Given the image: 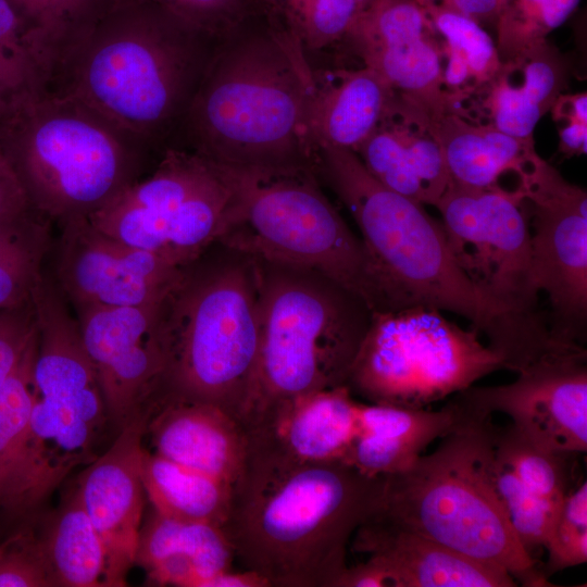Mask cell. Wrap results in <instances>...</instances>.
Masks as SVG:
<instances>
[{"instance_id":"45","label":"cell","mask_w":587,"mask_h":587,"mask_svg":"<svg viewBox=\"0 0 587 587\" xmlns=\"http://www.w3.org/2000/svg\"><path fill=\"white\" fill-rule=\"evenodd\" d=\"M0 587H51L33 542L0 554Z\"/></svg>"},{"instance_id":"31","label":"cell","mask_w":587,"mask_h":587,"mask_svg":"<svg viewBox=\"0 0 587 587\" xmlns=\"http://www.w3.org/2000/svg\"><path fill=\"white\" fill-rule=\"evenodd\" d=\"M21 16L50 91L61 71L117 0H8Z\"/></svg>"},{"instance_id":"14","label":"cell","mask_w":587,"mask_h":587,"mask_svg":"<svg viewBox=\"0 0 587 587\" xmlns=\"http://www.w3.org/2000/svg\"><path fill=\"white\" fill-rule=\"evenodd\" d=\"M514 382L474 387L453 396L461 410L478 419L501 413L536 444L549 449L587 450V366L583 346L545 354L516 373Z\"/></svg>"},{"instance_id":"29","label":"cell","mask_w":587,"mask_h":587,"mask_svg":"<svg viewBox=\"0 0 587 587\" xmlns=\"http://www.w3.org/2000/svg\"><path fill=\"white\" fill-rule=\"evenodd\" d=\"M566 65L547 40L502 62L483 89L490 124L519 138H533L539 120L566 84Z\"/></svg>"},{"instance_id":"49","label":"cell","mask_w":587,"mask_h":587,"mask_svg":"<svg viewBox=\"0 0 587 587\" xmlns=\"http://www.w3.org/2000/svg\"><path fill=\"white\" fill-rule=\"evenodd\" d=\"M207 587H270L268 582L260 574L242 569L222 572L210 579Z\"/></svg>"},{"instance_id":"13","label":"cell","mask_w":587,"mask_h":587,"mask_svg":"<svg viewBox=\"0 0 587 587\" xmlns=\"http://www.w3.org/2000/svg\"><path fill=\"white\" fill-rule=\"evenodd\" d=\"M521 189L535 287L549 300L554 336L579 344L587 315V193L539 155Z\"/></svg>"},{"instance_id":"18","label":"cell","mask_w":587,"mask_h":587,"mask_svg":"<svg viewBox=\"0 0 587 587\" xmlns=\"http://www.w3.org/2000/svg\"><path fill=\"white\" fill-rule=\"evenodd\" d=\"M150 416V412L138 414L121 428L111 447L87 464L78 478L82 503L105 551L104 586H125L135 565L146 495L142 438Z\"/></svg>"},{"instance_id":"2","label":"cell","mask_w":587,"mask_h":587,"mask_svg":"<svg viewBox=\"0 0 587 587\" xmlns=\"http://www.w3.org/2000/svg\"><path fill=\"white\" fill-rule=\"evenodd\" d=\"M317 172L360 230L376 311L425 305L455 313L487 337L508 367L536 351L539 322L507 311L474 286L457 264L441 223L424 204L378 183L348 149L320 148Z\"/></svg>"},{"instance_id":"24","label":"cell","mask_w":587,"mask_h":587,"mask_svg":"<svg viewBox=\"0 0 587 587\" xmlns=\"http://www.w3.org/2000/svg\"><path fill=\"white\" fill-rule=\"evenodd\" d=\"M98 433L61 404L36 396L9 514L37 509L74 469L92 462Z\"/></svg>"},{"instance_id":"5","label":"cell","mask_w":587,"mask_h":587,"mask_svg":"<svg viewBox=\"0 0 587 587\" xmlns=\"http://www.w3.org/2000/svg\"><path fill=\"white\" fill-rule=\"evenodd\" d=\"M209 249L182 268L157 307L165 395L216 405L241 424L260 350L259 266L218 242Z\"/></svg>"},{"instance_id":"50","label":"cell","mask_w":587,"mask_h":587,"mask_svg":"<svg viewBox=\"0 0 587 587\" xmlns=\"http://www.w3.org/2000/svg\"><path fill=\"white\" fill-rule=\"evenodd\" d=\"M378 0H355L361 11L367 9Z\"/></svg>"},{"instance_id":"28","label":"cell","mask_w":587,"mask_h":587,"mask_svg":"<svg viewBox=\"0 0 587 587\" xmlns=\"http://www.w3.org/2000/svg\"><path fill=\"white\" fill-rule=\"evenodd\" d=\"M434 135L451 184L464 188L507 190L503 180L510 176L521 188L538 155L533 138L511 136L490 123H472L454 112L435 124Z\"/></svg>"},{"instance_id":"43","label":"cell","mask_w":587,"mask_h":587,"mask_svg":"<svg viewBox=\"0 0 587 587\" xmlns=\"http://www.w3.org/2000/svg\"><path fill=\"white\" fill-rule=\"evenodd\" d=\"M0 52L24 68L47 91L46 79L25 25L8 0H0Z\"/></svg>"},{"instance_id":"46","label":"cell","mask_w":587,"mask_h":587,"mask_svg":"<svg viewBox=\"0 0 587 587\" xmlns=\"http://www.w3.org/2000/svg\"><path fill=\"white\" fill-rule=\"evenodd\" d=\"M37 92H45L38 82L0 52V101L9 105L27 95Z\"/></svg>"},{"instance_id":"17","label":"cell","mask_w":587,"mask_h":587,"mask_svg":"<svg viewBox=\"0 0 587 587\" xmlns=\"http://www.w3.org/2000/svg\"><path fill=\"white\" fill-rule=\"evenodd\" d=\"M61 224L57 277L76 309L158 304L184 267L102 233L87 217Z\"/></svg>"},{"instance_id":"7","label":"cell","mask_w":587,"mask_h":587,"mask_svg":"<svg viewBox=\"0 0 587 587\" xmlns=\"http://www.w3.org/2000/svg\"><path fill=\"white\" fill-rule=\"evenodd\" d=\"M0 149L32 208L60 223L99 210L160 153L78 98L47 91L8 105Z\"/></svg>"},{"instance_id":"47","label":"cell","mask_w":587,"mask_h":587,"mask_svg":"<svg viewBox=\"0 0 587 587\" xmlns=\"http://www.w3.org/2000/svg\"><path fill=\"white\" fill-rule=\"evenodd\" d=\"M33 209L7 157L0 149V221Z\"/></svg>"},{"instance_id":"1","label":"cell","mask_w":587,"mask_h":587,"mask_svg":"<svg viewBox=\"0 0 587 587\" xmlns=\"http://www.w3.org/2000/svg\"><path fill=\"white\" fill-rule=\"evenodd\" d=\"M314 68L255 14L215 41L172 146L234 168L317 171Z\"/></svg>"},{"instance_id":"23","label":"cell","mask_w":587,"mask_h":587,"mask_svg":"<svg viewBox=\"0 0 587 587\" xmlns=\"http://www.w3.org/2000/svg\"><path fill=\"white\" fill-rule=\"evenodd\" d=\"M146 433L154 453L230 485L243 471L245 429L216 405L166 398L149 417Z\"/></svg>"},{"instance_id":"38","label":"cell","mask_w":587,"mask_h":587,"mask_svg":"<svg viewBox=\"0 0 587 587\" xmlns=\"http://www.w3.org/2000/svg\"><path fill=\"white\" fill-rule=\"evenodd\" d=\"M580 0H501L495 23L502 62L547 40L575 11Z\"/></svg>"},{"instance_id":"6","label":"cell","mask_w":587,"mask_h":587,"mask_svg":"<svg viewBox=\"0 0 587 587\" xmlns=\"http://www.w3.org/2000/svg\"><path fill=\"white\" fill-rule=\"evenodd\" d=\"M491 417L459 423L409 469L384 476L375 516L508 572L523 586L549 578L520 544L496 489Z\"/></svg>"},{"instance_id":"32","label":"cell","mask_w":587,"mask_h":587,"mask_svg":"<svg viewBox=\"0 0 587 587\" xmlns=\"http://www.w3.org/2000/svg\"><path fill=\"white\" fill-rule=\"evenodd\" d=\"M141 479L152 509L167 519L218 527L227 519L232 485L224 480L146 449Z\"/></svg>"},{"instance_id":"41","label":"cell","mask_w":587,"mask_h":587,"mask_svg":"<svg viewBox=\"0 0 587 587\" xmlns=\"http://www.w3.org/2000/svg\"><path fill=\"white\" fill-rule=\"evenodd\" d=\"M218 40L257 14L253 0H150Z\"/></svg>"},{"instance_id":"12","label":"cell","mask_w":587,"mask_h":587,"mask_svg":"<svg viewBox=\"0 0 587 587\" xmlns=\"http://www.w3.org/2000/svg\"><path fill=\"white\" fill-rule=\"evenodd\" d=\"M435 208L450 251L474 286L509 312L540 319L523 195L450 184Z\"/></svg>"},{"instance_id":"15","label":"cell","mask_w":587,"mask_h":587,"mask_svg":"<svg viewBox=\"0 0 587 587\" xmlns=\"http://www.w3.org/2000/svg\"><path fill=\"white\" fill-rule=\"evenodd\" d=\"M346 47L374 70L433 129L454 102L444 82L442 49L417 0H378L360 12Z\"/></svg>"},{"instance_id":"37","label":"cell","mask_w":587,"mask_h":587,"mask_svg":"<svg viewBox=\"0 0 587 587\" xmlns=\"http://www.w3.org/2000/svg\"><path fill=\"white\" fill-rule=\"evenodd\" d=\"M37 332L20 364L0 387V508L10 513L36 391Z\"/></svg>"},{"instance_id":"48","label":"cell","mask_w":587,"mask_h":587,"mask_svg":"<svg viewBox=\"0 0 587 587\" xmlns=\"http://www.w3.org/2000/svg\"><path fill=\"white\" fill-rule=\"evenodd\" d=\"M444 8L466 16L480 26L496 23L501 0H435Z\"/></svg>"},{"instance_id":"16","label":"cell","mask_w":587,"mask_h":587,"mask_svg":"<svg viewBox=\"0 0 587 587\" xmlns=\"http://www.w3.org/2000/svg\"><path fill=\"white\" fill-rule=\"evenodd\" d=\"M158 304L76 309L108 417L120 429L136 415L152 413L165 398L166 358L157 333Z\"/></svg>"},{"instance_id":"11","label":"cell","mask_w":587,"mask_h":587,"mask_svg":"<svg viewBox=\"0 0 587 587\" xmlns=\"http://www.w3.org/2000/svg\"><path fill=\"white\" fill-rule=\"evenodd\" d=\"M232 201L223 167L166 146L153 171L87 216L97 229L185 266L217 242Z\"/></svg>"},{"instance_id":"34","label":"cell","mask_w":587,"mask_h":587,"mask_svg":"<svg viewBox=\"0 0 587 587\" xmlns=\"http://www.w3.org/2000/svg\"><path fill=\"white\" fill-rule=\"evenodd\" d=\"M271 29L300 48L311 66L323 53L345 46L361 10L355 0H253Z\"/></svg>"},{"instance_id":"27","label":"cell","mask_w":587,"mask_h":587,"mask_svg":"<svg viewBox=\"0 0 587 587\" xmlns=\"http://www.w3.org/2000/svg\"><path fill=\"white\" fill-rule=\"evenodd\" d=\"M315 91L310 129L317 149L355 151L372 134L394 98L371 67L314 70Z\"/></svg>"},{"instance_id":"8","label":"cell","mask_w":587,"mask_h":587,"mask_svg":"<svg viewBox=\"0 0 587 587\" xmlns=\"http://www.w3.org/2000/svg\"><path fill=\"white\" fill-rule=\"evenodd\" d=\"M257 261L260 350L241 425L278 402L346 386L371 317L362 299L316 271Z\"/></svg>"},{"instance_id":"51","label":"cell","mask_w":587,"mask_h":587,"mask_svg":"<svg viewBox=\"0 0 587 587\" xmlns=\"http://www.w3.org/2000/svg\"><path fill=\"white\" fill-rule=\"evenodd\" d=\"M8 109V104L3 103L2 101H0V118L2 117V115L5 113Z\"/></svg>"},{"instance_id":"52","label":"cell","mask_w":587,"mask_h":587,"mask_svg":"<svg viewBox=\"0 0 587 587\" xmlns=\"http://www.w3.org/2000/svg\"><path fill=\"white\" fill-rule=\"evenodd\" d=\"M1 553H2V552H1V550H0V554H1Z\"/></svg>"},{"instance_id":"20","label":"cell","mask_w":587,"mask_h":587,"mask_svg":"<svg viewBox=\"0 0 587 587\" xmlns=\"http://www.w3.org/2000/svg\"><path fill=\"white\" fill-rule=\"evenodd\" d=\"M32 303L37 327L33 366L36 396L70 410L100 432L108 414L98 377L64 296L42 274Z\"/></svg>"},{"instance_id":"39","label":"cell","mask_w":587,"mask_h":587,"mask_svg":"<svg viewBox=\"0 0 587 587\" xmlns=\"http://www.w3.org/2000/svg\"><path fill=\"white\" fill-rule=\"evenodd\" d=\"M494 483L509 522L523 548L533 553L545 547L560 509L534 495L495 453L491 462Z\"/></svg>"},{"instance_id":"22","label":"cell","mask_w":587,"mask_h":587,"mask_svg":"<svg viewBox=\"0 0 587 587\" xmlns=\"http://www.w3.org/2000/svg\"><path fill=\"white\" fill-rule=\"evenodd\" d=\"M354 153L378 183L424 205L435 207L451 184L430 123L396 95Z\"/></svg>"},{"instance_id":"42","label":"cell","mask_w":587,"mask_h":587,"mask_svg":"<svg viewBox=\"0 0 587 587\" xmlns=\"http://www.w3.org/2000/svg\"><path fill=\"white\" fill-rule=\"evenodd\" d=\"M36 332L33 303L0 311V387L20 364Z\"/></svg>"},{"instance_id":"25","label":"cell","mask_w":587,"mask_h":587,"mask_svg":"<svg viewBox=\"0 0 587 587\" xmlns=\"http://www.w3.org/2000/svg\"><path fill=\"white\" fill-rule=\"evenodd\" d=\"M461 416L453 399L439 410L359 402L358 433L342 462L369 476L402 472L453 429Z\"/></svg>"},{"instance_id":"3","label":"cell","mask_w":587,"mask_h":587,"mask_svg":"<svg viewBox=\"0 0 587 587\" xmlns=\"http://www.w3.org/2000/svg\"><path fill=\"white\" fill-rule=\"evenodd\" d=\"M383 479L342 461L246 462L222 529L241 567L270 587H336L349 542L375 509Z\"/></svg>"},{"instance_id":"10","label":"cell","mask_w":587,"mask_h":587,"mask_svg":"<svg viewBox=\"0 0 587 587\" xmlns=\"http://www.w3.org/2000/svg\"><path fill=\"white\" fill-rule=\"evenodd\" d=\"M507 370L475 328L425 305L371 312L346 386L371 403L425 408Z\"/></svg>"},{"instance_id":"30","label":"cell","mask_w":587,"mask_h":587,"mask_svg":"<svg viewBox=\"0 0 587 587\" xmlns=\"http://www.w3.org/2000/svg\"><path fill=\"white\" fill-rule=\"evenodd\" d=\"M51 587L104 586L105 551L75 488L33 542Z\"/></svg>"},{"instance_id":"35","label":"cell","mask_w":587,"mask_h":587,"mask_svg":"<svg viewBox=\"0 0 587 587\" xmlns=\"http://www.w3.org/2000/svg\"><path fill=\"white\" fill-rule=\"evenodd\" d=\"M50 224L35 209L0 221V311L32 303L51 246Z\"/></svg>"},{"instance_id":"19","label":"cell","mask_w":587,"mask_h":587,"mask_svg":"<svg viewBox=\"0 0 587 587\" xmlns=\"http://www.w3.org/2000/svg\"><path fill=\"white\" fill-rule=\"evenodd\" d=\"M358 405L347 386L267 407L242 427L246 462L298 465L344 461L358 433Z\"/></svg>"},{"instance_id":"26","label":"cell","mask_w":587,"mask_h":587,"mask_svg":"<svg viewBox=\"0 0 587 587\" xmlns=\"http://www.w3.org/2000/svg\"><path fill=\"white\" fill-rule=\"evenodd\" d=\"M235 553L222 527L179 522L153 509L141 524L135 564L158 586L207 587L232 570Z\"/></svg>"},{"instance_id":"4","label":"cell","mask_w":587,"mask_h":587,"mask_svg":"<svg viewBox=\"0 0 587 587\" xmlns=\"http://www.w3.org/2000/svg\"><path fill=\"white\" fill-rule=\"evenodd\" d=\"M214 43L150 0H117L49 92L78 98L161 152L176 136Z\"/></svg>"},{"instance_id":"21","label":"cell","mask_w":587,"mask_h":587,"mask_svg":"<svg viewBox=\"0 0 587 587\" xmlns=\"http://www.w3.org/2000/svg\"><path fill=\"white\" fill-rule=\"evenodd\" d=\"M386 575L389 587H512L505 571L482 563L409 528L367 516L352 537Z\"/></svg>"},{"instance_id":"44","label":"cell","mask_w":587,"mask_h":587,"mask_svg":"<svg viewBox=\"0 0 587 587\" xmlns=\"http://www.w3.org/2000/svg\"><path fill=\"white\" fill-rule=\"evenodd\" d=\"M553 118L559 126V151L566 158L586 152L587 142V95L561 93L552 108Z\"/></svg>"},{"instance_id":"33","label":"cell","mask_w":587,"mask_h":587,"mask_svg":"<svg viewBox=\"0 0 587 587\" xmlns=\"http://www.w3.org/2000/svg\"><path fill=\"white\" fill-rule=\"evenodd\" d=\"M435 32L444 39V82L455 102L465 91L483 90L498 74L502 61L496 42L475 21L448 10L435 0H417Z\"/></svg>"},{"instance_id":"40","label":"cell","mask_w":587,"mask_h":587,"mask_svg":"<svg viewBox=\"0 0 587 587\" xmlns=\"http://www.w3.org/2000/svg\"><path fill=\"white\" fill-rule=\"evenodd\" d=\"M548 559L541 569L549 578L587 561V484L582 480L565 497L544 547Z\"/></svg>"},{"instance_id":"9","label":"cell","mask_w":587,"mask_h":587,"mask_svg":"<svg viewBox=\"0 0 587 587\" xmlns=\"http://www.w3.org/2000/svg\"><path fill=\"white\" fill-rule=\"evenodd\" d=\"M232 201L218 243L253 258L316 271L377 301L363 243L322 191L317 171L221 165Z\"/></svg>"},{"instance_id":"36","label":"cell","mask_w":587,"mask_h":587,"mask_svg":"<svg viewBox=\"0 0 587 587\" xmlns=\"http://www.w3.org/2000/svg\"><path fill=\"white\" fill-rule=\"evenodd\" d=\"M496 455L537 497L561 509L573 483L576 453L546 448L519 432L511 423L492 433Z\"/></svg>"}]
</instances>
